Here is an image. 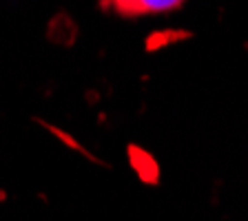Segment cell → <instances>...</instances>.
<instances>
[{
	"label": "cell",
	"mask_w": 248,
	"mask_h": 221,
	"mask_svg": "<svg viewBox=\"0 0 248 221\" xmlns=\"http://www.w3.org/2000/svg\"><path fill=\"white\" fill-rule=\"evenodd\" d=\"M108 9L115 14L135 18V15H155L173 11L184 2V0H102Z\"/></svg>",
	"instance_id": "1"
}]
</instances>
